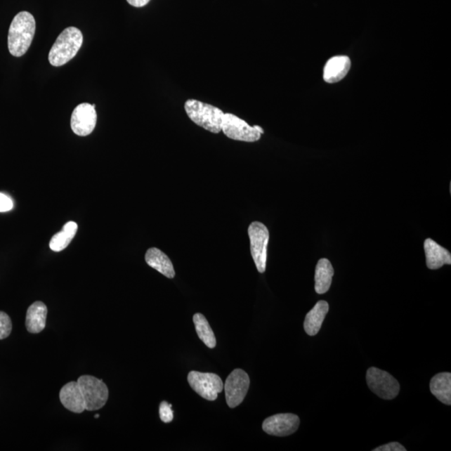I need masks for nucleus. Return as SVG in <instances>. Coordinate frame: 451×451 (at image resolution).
Here are the masks:
<instances>
[{"label": "nucleus", "instance_id": "f257e3e1", "mask_svg": "<svg viewBox=\"0 0 451 451\" xmlns=\"http://www.w3.org/2000/svg\"><path fill=\"white\" fill-rule=\"evenodd\" d=\"M37 24L27 11L16 15L8 30V48L13 56L21 57L28 51L33 41Z\"/></svg>", "mask_w": 451, "mask_h": 451}, {"label": "nucleus", "instance_id": "f03ea898", "mask_svg": "<svg viewBox=\"0 0 451 451\" xmlns=\"http://www.w3.org/2000/svg\"><path fill=\"white\" fill-rule=\"evenodd\" d=\"M83 44L81 31L75 27L62 31L48 53V61L53 66H62L68 63L77 55Z\"/></svg>", "mask_w": 451, "mask_h": 451}, {"label": "nucleus", "instance_id": "7ed1b4c3", "mask_svg": "<svg viewBox=\"0 0 451 451\" xmlns=\"http://www.w3.org/2000/svg\"><path fill=\"white\" fill-rule=\"evenodd\" d=\"M185 110L191 121L205 130L218 134L222 131L224 112L215 106L188 100L185 103Z\"/></svg>", "mask_w": 451, "mask_h": 451}, {"label": "nucleus", "instance_id": "20e7f679", "mask_svg": "<svg viewBox=\"0 0 451 451\" xmlns=\"http://www.w3.org/2000/svg\"><path fill=\"white\" fill-rule=\"evenodd\" d=\"M81 388L86 410L95 411L103 408L108 400L107 386L94 376L83 375L77 380Z\"/></svg>", "mask_w": 451, "mask_h": 451}, {"label": "nucleus", "instance_id": "39448f33", "mask_svg": "<svg viewBox=\"0 0 451 451\" xmlns=\"http://www.w3.org/2000/svg\"><path fill=\"white\" fill-rule=\"evenodd\" d=\"M247 233L250 240L251 255L256 268L259 273H263L267 266L268 229L262 223L254 222L250 224Z\"/></svg>", "mask_w": 451, "mask_h": 451}, {"label": "nucleus", "instance_id": "423d86ee", "mask_svg": "<svg viewBox=\"0 0 451 451\" xmlns=\"http://www.w3.org/2000/svg\"><path fill=\"white\" fill-rule=\"evenodd\" d=\"M366 380L370 390L381 399L390 400L399 395V382L386 371L372 367L367 371Z\"/></svg>", "mask_w": 451, "mask_h": 451}, {"label": "nucleus", "instance_id": "0eeeda50", "mask_svg": "<svg viewBox=\"0 0 451 451\" xmlns=\"http://www.w3.org/2000/svg\"><path fill=\"white\" fill-rule=\"evenodd\" d=\"M190 386L207 400L214 401L223 390L222 379L218 374L192 371L188 376Z\"/></svg>", "mask_w": 451, "mask_h": 451}, {"label": "nucleus", "instance_id": "6e6552de", "mask_svg": "<svg viewBox=\"0 0 451 451\" xmlns=\"http://www.w3.org/2000/svg\"><path fill=\"white\" fill-rule=\"evenodd\" d=\"M250 386V379L244 370H234L224 386L226 400L230 408H236L244 400Z\"/></svg>", "mask_w": 451, "mask_h": 451}, {"label": "nucleus", "instance_id": "1a4fd4ad", "mask_svg": "<svg viewBox=\"0 0 451 451\" xmlns=\"http://www.w3.org/2000/svg\"><path fill=\"white\" fill-rule=\"evenodd\" d=\"M222 131L226 136L234 140L255 143L261 138L260 132L235 115L224 114Z\"/></svg>", "mask_w": 451, "mask_h": 451}, {"label": "nucleus", "instance_id": "9d476101", "mask_svg": "<svg viewBox=\"0 0 451 451\" xmlns=\"http://www.w3.org/2000/svg\"><path fill=\"white\" fill-rule=\"evenodd\" d=\"M96 105L81 103L74 108L72 116V129L74 134L86 136L94 131L97 122Z\"/></svg>", "mask_w": 451, "mask_h": 451}, {"label": "nucleus", "instance_id": "9b49d317", "mask_svg": "<svg viewBox=\"0 0 451 451\" xmlns=\"http://www.w3.org/2000/svg\"><path fill=\"white\" fill-rule=\"evenodd\" d=\"M300 419L294 414H277L268 417L263 423V430L268 435L284 437L298 431Z\"/></svg>", "mask_w": 451, "mask_h": 451}, {"label": "nucleus", "instance_id": "f8f14e48", "mask_svg": "<svg viewBox=\"0 0 451 451\" xmlns=\"http://www.w3.org/2000/svg\"><path fill=\"white\" fill-rule=\"evenodd\" d=\"M60 400L65 408L73 413L81 414L86 410L82 393L77 381H72L62 387Z\"/></svg>", "mask_w": 451, "mask_h": 451}, {"label": "nucleus", "instance_id": "ddd939ff", "mask_svg": "<svg viewBox=\"0 0 451 451\" xmlns=\"http://www.w3.org/2000/svg\"><path fill=\"white\" fill-rule=\"evenodd\" d=\"M424 253L426 256V265L428 268L436 270L444 266L445 264H451V254L445 247L438 244L436 242L427 238L424 241Z\"/></svg>", "mask_w": 451, "mask_h": 451}, {"label": "nucleus", "instance_id": "4468645a", "mask_svg": "<svg viewBox=\"0 0 451 451\" xmlns=\"http://www.w3.org/2000/svg\"><path fill=\"white\" fill-rule=\"evenodd\" d=\"M351 62L348 56H335L327 62L324 79L327 83H336L346 77L351 70Z\"/></svg>", "mask_w": 451, "mask_h": 451}, {"label": "nucleus", "instance_id": "2eb2a0df", "mask_svg": "<svg viewBox=\"0 0 451 451\" xmlns=\"http://www.w3.org/2000/svg\"><path fill=\"white\" fill-rule=\"evenodd\" d=\"M48 309L41 301L34 303L26 313L25 325L31 334H39L46 328Z\"/></svg>", "mask_w": 451, "mask_h": 451}, {"label": "nucleus", "instance_id": "dca6fc26", "mask_svg": "<svg viewBox=\"0 0 451 451\" xmlns=\"http://www.w3.org/2000/svg\"><path fill=\"white\" fill-rule=\"evenodd\" d=\"M329 305L326 301L321 300L315 305L312 311L307 313L304 320V330L309 336H315L320 332L325 318L328 315Z\"/></svg>", "mask_w": 451, "mask_h": 451}, {"label": "nucleus", "instance_id": "f3484780", "mask_svg": "<svg viewBox=\"0 0 451 451\" xmlns=\"http://www.w3.org/2000/svg\"><path fill=\"white\" fill-rule=\"evenodd\" d=\"M145 262L162 275L174 278L176 275L174 264L168 256L157 247L149 249L145 256Z\"/></svg>", "mask_w": 451, "mask_h": 451}, {"label": "nucleus", "instance_id": "a211bd4d", "mask_svg": "<svg viewBox=\"0 0 451 451\" xmlns=\"http://www.w3.org/2000/svg\"><path fill=\"white\" fill-rule=\"evenodd\" d=\"M334 271L330 261L321 259L315 269V291L318 294H325L330 289Z\"/></svg>", "mask_w": 451, "mask_h": 451}, {"label": "nucleus", "instance_id": "6ab92c4d", "mask_svg": "<svg viewBox=\"0 0 451 451\" xmlns=\"http://www.w3.org/2000/svg\"><path fill=\"white\" fill-rule=\"evenodd\" d=\"M431 391L441 403L451 405V374L440 373L432 378Z\"/></svg>", "mask_w": 451, "mask_h": 451}, {"label": "nucleus", "instance_id": "aec40b11", "mask_svg": "<svg viewBox=\"0 0 451 451\" xmlns=\"http://www.w3.org/2000/svg\"><path fill=\"white\" fill-rule=\"evenodd\" d=\"M78 225L74 222H69L64 225L63 229L53 236L50 242L52 251H60L67 247L77 234Z\"/></svg>", "mask_w": 451, "mask_h": 451}, {"label": "nucleus", "instance_id": "412c9836", "mask_svg": "<svg viewBox=\"0 0 451 451\" xmlns=\"http://www.w3.org/2000/svg\"><path fill=\"white\" fill-rule=\"evenodd\" d=\"M193 322L195 325L199 339L209 348H215L216 346L215 334L204 315H202V313H196L193 316Z\"/></svg>", "mask_w": 451, "mask_h": 451}, {"label": "nucleus", "instance_id": "4be33fe9", "mask_svg": "<svg viewBox=\"0 0 451 451\" xmlns=\"http://www.w3.org/2000/svg\"><path fill=\"white\" fill-rule=\"evenodd\" d=\"M12 322L7 313L0 311V339H4L11 335Z\"/></svg>", "mask_w": 451, "mask_h": 451}, {"label": "nucleus", "instance_id": "5701e85b", "mask_svg": "<svg viewBox=\"0 0 451 451\" xmlns=\"http://www.w3.org/2000/svg\"><path fill=\"white\" fill-rule=\"evenodd\" d=\"M159 414L162 421L164 423H170L174 418V411L171 409V405L168 404L166 401H162L159 408Z\"/></svg>", "mask_w": 451, "mask_h": 451}, {"label": "nucleus", "instance_id": "b1692460", "mask_svg": "<svg viewBox=\"0 0 451 451\" xmlns=\"http://www.w3.org/2000/svg\"><path fill=\"white\" fill-rule=\"evenodd\" d=\"M374 451H406V449L398 442H391V443L379 446Z\"/></svg>", "mask_w": 451, "mask_h": 451}, {"label": "nucleus", "instance_id": "393cba45", "mask_svg": "<svg viewBox=\"0 0 451 451\" xmlns=\"http://www.w3.org/2000/svg\"><path fill=\"white\" fill-rule=\"evenodd\" d=\"M13 209L11 199L3 193H0V211H8Z\"/></svg>", "mask_w": 451, "mask_h": 451}, {"label": "nucleus", "instance_id": "a878e982", "mask_svg": "<svg viewBox=\"0 0 451 451\" xmlns=\"http://www.w3.org/2000/svg\"><path fill=\"white\" fill-rule=\"evenodd\" d=\"M127 2L132 6L140 8L147 6L150 0H127Z\"/></svg>", "mask_w": 451, "mask_h": 451}, {"label": "nucleus", "instance_id": "bb28decb", "mask_svg": "<svg viewBox=\"0 0 451 451\" xmlns=\"http://www.w3.org/2000/svg\"><path fill=\"white\" fill-rule=\"evenodd\" d=\"M254 126L256 128V130H258L260 132L261 134L264 133V131L262 127H260L259 126Z\"/></svg>", "mask_w": 451, "mask_h": 451}, {"label": "nucleus", "instance_id": "cd10ccee", "mask_svg": "<svg viewBox=\"0 0 451 451\" xmlns=\"http://www.w3.org/2000/svg\"><path fill=\"white\" fill-rule=\"evenodd\" d=\"M99 417H100L99 414H96V417H95L96 419H98Z\"/></svg>", "mask_w": 451, "mask_h": 451}]
</instances>
